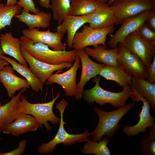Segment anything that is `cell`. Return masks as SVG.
<instances>
[{
	"mask_svg": "<svg viewBox=\"0 0 155 155\" xmlns=\"http://www.w3.org/2000/svg\"><path fill=\"white\" fill-rule=\"evenodd\" d=\"M21 45L34 58L53 65L64 62L74 63L77 56L76 50L57 51L51 49L47 45L34 41L23 35L19 38Z\"/></svg>",
	"mask_w": 155,
	"mask_h": 155,
	"instance_id": "cell-1",
	"label": "cell"
},
{
	"mask_svg": "<svg viewBox=\"0 0 155 155\" xmlns=\"http://www.w3.org/2000/svg\"><path fill=\"white\" fill-rule=\"evenodd\" d=\"M134 102L126 104L117 109L109 112L103 111L97 107L94 111L98 117V125L95 129L90 133L93 140L97 142L104 136L109 139L113 138L120 128L119 123L122 118L135 106Z\"/></svg>",
	"mask_w": 155,
	"mask_h": 155,
	"instance_id": "cell-2",
	"label": "cell"
},
{
	"mask_svg": "<svg viewBox=\"0 0 155 155\" xmlns=\"http://www.w3.org/2000/svg\"><path fill=\"white\" fill-rule=\"evenodd\" d=\"M101 79L100 76H96L93 80L95 85L91 88L84 90L82 97L89 104H93L94 102L100 106L109 103L115 108H119L125 105L129 98H130L132 89L130 85L122 88L121 92H114L107 91L100 86Z\"/></svg>",
	"mask_w": 155,
	"mask_h": 155,
	"instance_id": "cell-3",
	"label": "cell"
},
{
	"mask_svg": "<svg viewBox=\"0 0 155 155\" xmlns=\"http://www.w3.org/2000/svg\"><path fill=\"white\" fill-rule=\"evenodd\" d=\"M68 105V103L64 99H61L56 103L55 107L60 113L61 121L59 127L55 137L49 142L43 143L38 147L37 152L42 154H48L53 152L56 146L62 143L65 146H71L76 142L82 143L86 142L90 136V132L88 130L81 133L73 134H69L65 130L64 125L66 123L63 119V115L65 108Z\"/></svg>",
	"mask_w": 155,
	"mask_h": 155,
	"instance_id": "cell-4",
	"label": "cell"
},
{
	"mask_svg": "<svg viewBox=\"0 0 155 155\" xmlns=\"http://www.w3.org/2000/svg\"><path fill=\"white\" fill-rule=\"evenodd\" d=\"M60 95V93L58 92L55 98L48 102L34 103L28 102L27 98L22 94L19 104L21 112L32 116L38 122L41 127L43 125L46 131H50L52 128L48 122L53 125L59 124L60 122V117L56 116L53 111L54 104Z\"/></svg>",
	"mask_w": 155,
	"mask_h": 155,
	"instance_id": "cell-5",
	"label": "cell"
},
{
	"mask_svg": "<svg viewBox=\"0 0 155 155\" xmlns=\"http://www.w3.org/2000/svg\"><path fill=\"white\" fill-rule=\"evenodd\" d=\"M82 29L75 35L72 42L73 48L80 50L88 46L95 47L102 45L106 47V42L107 36L114 30V25L102 29L93 28L89 25H84Z\"/></svg>",
	"mask_w": 155,
	"mask_h": 155,
	"instance_id": "cell-6",
	"label": "cell"
},
{
	"mask_svg": "<svg viewBox=\"0 0 155 155\" xmlns=\"http://www.w3.org/2000/svg\"><path fill=\"white\" fill-rule=\"evenodd\" d=\"M111 5L116 19L115 25H118L128 18L155 9V0H116Z\"/></svg>",
	"mask_w": 155,
	"mask_h": 155,
	"instance_id": "cell-7",
	"label": "cell"
},
{
	"mask_svg": "<svg viewBox=\"0 0 155 155\" xmlns=\"http://www.w3.org/2000/svg\"><path fill=\"white\" fill-rule=\"evenodd\" d=\"M137 56L147 68L152 61L155 53V44L142 38L137 30L127 36L120 44Z\"/></svg>",
	"mask_w": 155,
	"mask_h": 155,
	"instance_id": "cell-8",
	"label": "cell"
},
{
	"mask_svg": "<svg viewBox=\"0 0 155 155\" xmlns=\"http://www.w3.org/2000/svg\"><path fill=\"white\" fill-rule=\"evenodd\" d=\"M155 9L145 11L135 16L125 19L121 24L120 28L111 36L108 42L111 48L117 47L129 34L137 30L140 27L145 23L147 19Z\"/></svg>",
	"mask_w": 155,
	"mask_h": 155,
	"instance_id": "cell-9",
	"label": "cell"
},
{
	"mask_svg": "<svg viewBox=\"0 0 155 155\" xmlns=\"http://www.w3.org/2000/svg\"><path fill=\"white\" fill-rule=\"evenodd\" d=\"M119 44L117 59L118 65L131 77L147 79V68L144 64L137 56Z\"/></svg>",
	"mask_w": 155,
	"mask_h": 155,
	"instance_id": "cell-10",
	"label": "cell"
},
{
	"mask_svg": "<svg viewBox=\"0 0 155 155\" xmlns=\"http://www.w3.org/2000/svg\"><path fill=\"white\" fill-rule=\"evenodd\" d=\"M81 67V61L77 55L73 64L67 71L61 73H53L47 79L46 83L49 85L53 83L61 86L63 88L65 95L67 96H75L77 93L76 76L78 70Z\"/></svg>",
	"mask_w": 155,
	"mask_h": 155,
	"instance_id": "cell-11",
	"label": "cell"
},
{
	"mask_svg": "<svg viewBox=\"0 0 155 155\" xmlns=\"http://www.w3.org/2000/svg\"><path fill=\"white\" fill-rule=\"evenodd\" d=\"M20 49L21 54L29 64V68L43 85L54 71L70 68L73 64L72 63L69 62H64L57 65L48 64L33 58L22 45Z\"/></svg>",
	"mask_w": 155,
	"mask_h": 155,
	"instance_id": "cell-12",
	"label": "cell"
},
{
	"mask_svg": "<svg viewBox=\"0 0 155 155\" xmlns=\"http://www.w3.org/2000/svg\"><path fill=\"white\" fill-rule=\"evenodd\" d=\"M23 35L35 42L47 45L52 49L57 51L65 50L66 44L62 40L65 34L56 31H51L48 28L44 31L36 28L30 30L24 29L22 31Z\"/></svg>",
	"mask_w": 155,
	"mask_h": 155,
	"instance_id": "cell-13",
	"label": "cell"
},
{
	"mask_svg": "<svg viewBox=\"0 0 155 155\" xmlns=\"http://www.w3.org/2000/svg\"><path fill=\"white\" fill-rule=\"evenodd\" d=\"M76 50L77 55L80 59L82 69L80 78L77 84V93L74 97L79 100L82 97V93L86 84L91 79L99 75L100 70L105 65L99 64L92 61L84 49Z\"/></svg>",
	"mask_w": 155,
	"mask_h": 155,
	"instance_id": "cell-14",
	"label": "cell"
},
{
	"mask_svg": "<svg viewBox=\"0 0 155 155\" xmlns=\"http://www.w3.org/2000/svg\"><path fill=\"white\" fill-rule=\"evenodd\" d=\"M134 101L136 102L142 101L143 105L139 114V120L138 123L133 126H125L123 128V133L129 137L135 136L140 133L145 132L147 128L152 126L154 121L150 113V103L138 92L135 94Z\"/></svg>",
	"mask_w": 155,
	"mask_h": 155,
	"instance_id": "cell-15",
	"label": "cell"
},
{
	"mask_svg": "<svg viewBox=\"0 0 155 155\" xmlns=\"http://www.w3.org/2000/svg\"><path fill=\"white\" fill-rule=\"evenodd\" d=\"M41 127L37 120L32 116L21 112L15 119L6 126L3 133L18 137L30 132H34Z\"/></svg>",
	"mask_w": 155,
	"mask_h": 155,
	"instance_id": "cell-16",
	"label": "cell"
},
{
	"mask_svg": "<svg viewBox=\"0 0 155 155\" xmlns=\"http://www.w3.org/2000/svg\"><path fill=\"white\" fill-rule=\"evenodd\" d=\"M14 71L12 66L9 65L5 66L0 70V82L6 89L8 97L11 98L21 89L30 88L27 81L14 74Z\"/></svg>",
	"mask_w": 155,
	"mask_h": 155,
	"instance_id": "cell-17",
	"label": "cell"
},
{
	"mask_svg": "<svg viewBox=\"0 0 155 155\" xmlns=\"http://www.w3.org/2000/svg\"><path fill=\"white\" fill-rule=\"evenodd\" d=\"M91 14L82 16L68 15L57 26L56 31L67 34V42L69 48H73L72 42L75 35L81 27L88 23Z\"/></svg>",
	"mask_w": 155,
	"mask_h": 155,
	"instance_id": "cell-18",
	"label": "cell"
},
{
	"mask_svg": "<svg viewBox=\"0 0 155 155\" xmlns=\"http://www.w3.org/2000/svg\"><path fill=\"white\" fill-rule=\"evenodd\" d=\"M27 90L23 88L16 96L12 97L7 103L2 104L0 101V133L5 127L13 121L21 112L19 106L21 96Z\"/></svg>",
	"mask_w": 155,
	"mask_h": 155,
	"instance_id": "cell-19",
	"label": "cell"
},
{
	"mask_svg": "<svg viewBox=\"0 0 155 155\" xmlns=\"http://www.w3.org/2000/svg\"><path fill=\"white\" fill-rule=\"evenodd\" d=\"M21 45L20 39L14 37L11 32L0 35V46L3 54L14 58L19 63L28 67V63L21 54Z\"/></svg>",
	"mask_w": 155,
	"mask_h": 155,
	"instance_id": "cell-20",
	"label": "cell"
},
{
	"mask_svg": "<svg viewBox=\"0 0 155 155\" xmlns=\"http://www.w3.org/2000/svg\"><path fill=\"white\" fill-rule=\"evenodd\" d=\"M84 49L89 56L101 64L108 66H119L117 60L118 47L108 50L104 46L99 45L93 48L87 47Z\"/></svg>",
	"mask_w": 155,
	"mask_h": 155,
	"instance_id": "cell-21",
	"label": "cell"
},
{
	"mask_svg": "<svg viewBox=\"0 0 155 155\" xmlns=\"http://www.w3.org/2000/svg\"><path fill=\"white\" fill-rule=\"evenodd\" d=\"M14 17L20 22L25 24L30 30L36 28H46L50 25L52 15L49 12L40 11L36 14H32L22 9L21 13L16 15Z\"/></svg>",
	"mask_w": 155,
	"mask_h": 155,
	"instance_id": "cell-22",
	"label": "cell"
},
{
	"mask_svg": "<svg viewBox=\"0 0 155 155\" xmlns=\"http://www.w3.org/2000/svg\"><path fill=\"white\" fill-rule=\"evenodd\" d=\"M116 19L110 6L99 9L92 13L88 23L90 27L102 29L114 25Z\"/></svg>",
	"mask_w": 155,
	"mask_h": 155,
	"instance_id": "cell-23",
	"label": "cell"
},
{
	"mask_svg": "<svg viewBox=\"0 0 155 155\" xmlns=\"http://www.w3.org/2000/svg\"><path fill=\"white\" fill-rule=\"evenodd\" d=\"M99 75L107 80L115 82L122 88L132 83L131 76L119 65L112 66L105 65L101 68Z\"/></svg>",
	"mask_w": 155,
	"mask_h": 155,
	"instance_id": "cell-24",
	"label": "cell"
},
{
	"mask_svg": "<svg viewBox=\"0 0 155 155\" xmlns=\"http://www.w3.org/2000/svg\"><path fill=\"white\" fill-rule=\"evenodd\" d=\"M0 57L9 62L15 71L24 77L32 89L35 92L42 91L43 85L28 67L18 63L16 61L3 55Z\"/></svg>",
	"mask_w": 155,
	"mask_h": 155,
	"instance_id": "cell-25",
	"label": "cell"
},
{
	"mask_svg": "<svg viewBox=\"0 0 155 155\" xmlns=\"http://www.w3.org/2000/svg\"><path fill=\"white\" fill-rule=\"evenodd\" d=\"M109 6L97 1L74 0L71 2L69 15L82 16L90 14L100 8Z\"/></svg>",
	"mask_w": 155,
	"mask_h": 155,
	"instance_id": "cell-26",
	"label": "cell"
},
{
	"mask_svg": "<svg viewBox=\"0 0 155 155\" xmlns=\"http://www.w3.org/2000/svg\"><path fill=\"white\" fill-rule=\"evenodd\" d=\"M132 83L137 92L150 103L155 111V83H151L145 79L131 77Z\"/></svg>",
	"mask_w": 155,
	"mask_h": 155,
	"instance_id": "cell-27",
	"label": "cell"
},
{
	"mask_svg": "<svg viewBox=\"0 0 155 155\" xmlns=\"http://www.w3.org/2000/svg\"><path fill=\"white\" fill-rule=\"evenodd\" d=\"M71 5L70 0H51L49 6L53 13V18L58 24L69 15Z\"/></svg>",
	"mask_w": 155,
	"mask_h": 155,
	"instance_id": "cell-28",
	"label": "cell"
},
{
	"mask_svg": "<svg viewBox=\"0 0 155 155\" xmlns=\"http://www.w3.org/2000/svg\"><path fill=\"white\" fill-rule=\"evenodd\" d=\"M110 142L109 139L104 138L98 142L88 140L85 142L82 150L83 152L88 154L111 155L110 151L107 144Z\"/></svg>",
	"mask_w": 155,
	"mask_h": 155,
	"instance_id": "cell-29",
	"label": "cell"
},
{
	"mask_svg": "<svg viewBox=\"0 0 155 155\" xmlns=\"http://www.w3.org/2000/svg\"><path fill=\"white\" fill-rule=\"evenodd\" d=\"M22 10V7L17 4L7 6L0 3V32L7 26L11 27L12 19L15 15L20 14Z\"/></svg>",
	"mask_w": 155,
	"mask_h": 155,
	"instance_id": "cell-30",
	"label": "cell"
},
{
	"mask_svg": "<svg viewBox=\"0 0 155 155\" xmlns=\"http://www.w3.org/2000/svg\"><path fill=\"white\" fill-rule=\"evenodd\" d=\"M138 152L143 155H155V135H143L140 143Z\"/></svg>",
	"mask_w": 155,
	"mask_h": 155,
	"instance_id": "cell-31",
	"label": "cell"
},
{
	"mask_svg": "<svg viewBox=\"0 0 155 155\" xmlns=\"http://www.w3.org/2000/svg\"><path fill=\"white\" fill-rule=\"evenodd\" d=\"M137 31L142 38L150 43L155 44V31L149 28L145 23L142 25Z\"/></svg>",
	"mask_w": 155,
	"mask_h": 155,
	"instance_id": "cell-32",
	"label": "cell"
},
{
	"mask_svg": "<svg viewBox=\"0 0 155 155\" xmlns=\"http://www.w3.org/2000/svg\"><path fill=\"white\" fill-rule=\"evenodd\" d=\"M17 4L23 8L22 9L26 12L30 11L36 14L40 11L36 7L33 0H19Z\"/></svg>",
	"mask_w": 155,
	"mask_h": 155,
	"instance_id": "cell-33",
	"label": "cell"
},
{
	"mask_svg": "<svg viewBox=\"0 0 155 155\" xmlns=\"http://www.w3.org/2000/svg\"><path fill=\"white\" fill-rule=\"evenodd\" d=\"M27 141L26 139L21 140L18 143V146L16 148L9 152L1 153L0 150V155H22L26 147Z\"/></svg>",
	"mask_w": 155,
	"mask_h": 155,
	"instance_id": "cell-34",
	"label": "cell"
},
{
	"mask_svg": "<svg viewBox=\"0 0 155 155\" xmlns=\"http://www.w3.org/2000/svg\"><path fill=\"white\" fill-rule=\"evenodd\" d=\"M148 77L146 80L151 83H155V55L152 61L147 68Z\"/></svg>",
	"mask_w": 155,
	"mask_h": 155,
	"instance_id": "cell-35",
	"label": "cell"
},
{
	"mask_svg": "<svg viewBox=\"0 0 155 155\" xmlns=\"http://www.w3.org/2000/svg\"><path fill=\"white\" fill-rule=\"evenodd\" d=\"M146 22V24L149 28L155 31V9L153 10Z\"/></svg>",
	"mask_w": 155,
	"mask_h": 155,
	"instance_id": "cell-36",
	"label": "cell"
},
{
	"mask_svg": "<svg viewBox=\"0 0 155 155\" xmlns=\"http://www.w3.org/2000/svg\"><path fill=\"white\" fill-rule=\"evenodd\" d=\"M39 3L40 6L46 8L49 7L50 0H39Z\"/></svg>",
	"mask_w": 155,
	"mask_h": 155,
	"instance_id": "cell-37",
	"label": "cell"
},
{
	"mask_svg": "<svg viewBox=\"0 0 155 155\" xmlns=\"http://www.w3.org/2000/svg\"><path fill=\"white\" fill-rule=\"evenodd\" d=\"M9 64L7 61L0 57V70L5 66L9 65Z\"/></svg>",
	"mask_w": 155,
	"mask_h": 155,
	"instance_id": "cell-38",
	"label": "cell"
},
{
	"mask_svg": "<svg viewBox=\"0 0 155 155\" xmlns=\"http://www.w3.org/2000/svg\"><path fill=\"white\" fill-rule=\"evenodd\" d=\"M148 128L149 134L155 135V122H154L152 125Z\"/></svg>",
	"mask_w": 155,
	"mask_h": 155,
	"instance_id": "cell-39",
	"label": "cell"
},
{
	"mask_svg": "<svg viewBox=\"0 0 155 155\" xmlns=\"http://www.w3.org/2000/svg\"><path fill=\"white\" fill-rule=\"evenodd\" d=\"M19 0H7L6 5L12 6L17 4Z\"/></svg>",
	"mask_w": 155,
	"mask_h": 155,
	"instance_id": "cell-40",
	"label": "cell"
},
{
	"mask_svg": "<svg viewBox=\"0 0 155 155\" xmlns=\"http://www.w3.org/2000/svg\"><path fill=\"white\" fill-rule=\"evenodd\" d=\"M90 0V1H101L102 2L106 3L107 2H108V0Z\"/></svg>",
	"mask_w": 155,
	"mask_h": 155,
	"instance_id": "cell-41",
	"label": "cell"
},
{
	"mask_svg": "<svg viewBox=\"0 0 155 155\" xmlns=\"http://www.w3.org/2000/svg\"><path fill=\"white\" fill-rule=\"evenodd\" d=\"M116 0H111L110 1L108 2L107 3L108 5H109V6H110L111 4L112 3Z\"/></svg>",
	"mask_w": 155,
	"mask_h": 155,
	"instance_id": "cell-42",
	"label": "cell"
},
{
	"mask_svg": "<svg viewBox=\"0 0 155 155\" xmlns=\"http://www.w3.org/2000/svg\"><path fill=\"white\" fill-rule=\"evenodd\" d=\"M3 51L0 46V56L2 55H3Z\"/></svg>",
	"mask_w": 155,
	"mask_h": 155,
	"instance_id": "cell-43",
	"label": "cell"
},
{
	"mask_svg": "<svg viewBox=\"0 0 155 155\" xmlns=\"http://www.w3.org/2000/svg\"><path fill=\"white\" fill-rule=\"evenodd\" d=\"M70 0L71 1H71H73L74 0Z\"/></svg>",
	"mask_w": 155,
	"mask_h": 155,
	"instance_id": "cell-44",
	"label": "cell"
},
{
	"mask_svg": "<svg viewBox=\"0 0 155 155\" xmlns=\"http://www.w3.org/2000/svg\"><path fill=\"white\" fill-rule=\"evenodd\" d=\"M111 0H108V2L109 1H110Z\"/></svg>",
	"mask_w": 155,
	"mask_h": 155,
	"instance_id": "cell-45",
	"label": "cell"
},
{
	"mask_svg": "<svg viewBox=\"0 0 155 155\" xmlns=\"http://www.w3.org/2000/svg\"><path fill=\"white\" fill-rule=\"evenodd\" d=\"M1 137H0V140H1Z\"/></svg>",
	"mask_w": 155,
	"mask_h": 155,
	"instance_id": "cell-46",
	"label": "cell"
},
{
	"mask_svg": "<svg viewBox=\"0 0 155 155\" xmlns=\"http://www.w3.org/2000/svg\"><path fill=\"white\" fill-rule=\"evenodd\" d=\"M1 1V0H0V2Z\"/></svg>",
	"mask_w": 155,
	"mask_h": 155,
	"instance_id": "cell-47",
	"label": "cell"
},
{
	"mask_svg": "<svg viewBox=\"0 0 155 155\" xmlns=\"http://www.w3.org/2000/svg\"></svg>",
	"mask_w": 155,
	"mask_h": 155,
	"instance_id": "cell-48",
	"label": "cell"
}]
</instances>
